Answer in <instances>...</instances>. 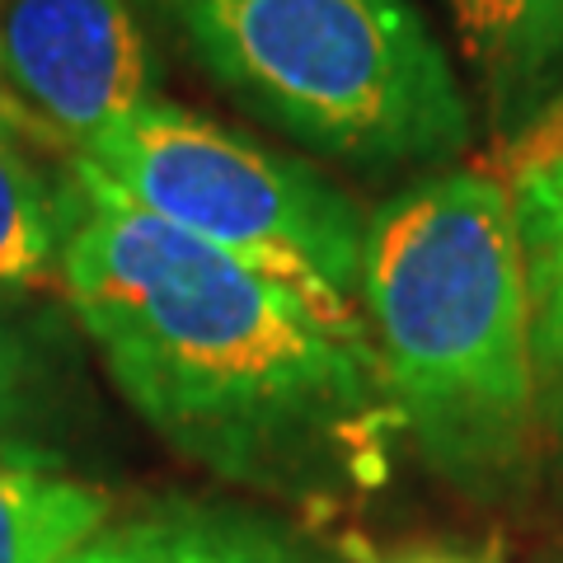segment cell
<instances>
[{
    "instance_id": "obj_2",
    "label": "cell",
    "mask_w": 563,
    "mask_h": 563,
    "mask_svg": "<svg viewBox=\"0 0 563 563\" xmlns=\"http://www.w3.org/2000/svg\"><path fill=\"white\" fill-rule=\"evenodd\" d=\"M362 314L380 390L442 470L493 474L536 409L512 192L479 169L432 174L366 221Z\"/></svg>"
},
{
    "instance_id": "obj_11",
    "label": "cell",
    "mask_w": 563,
    "mask_h": 563,
    "mask_svg": "<svg viewBox=\"0 0 563 563\" xmlns=\"http://www.w3.org/2000/svg\"><path fill=\"white\" fill-rule=\"evenodd\" d=\"M29 380H33V357L24 347V333L10 324L5 310H0V428L24 413Z\"/></svg>"
},
{
    "instance_id": "obj_10",
    "label": "cell",
    "mask_w": 563,
    "mask_h": 563,
    "mask_svg": "<svg viewBox=\"0 0 563 563\" xmlns=\"http://www.w3.org/2000/svg\"><path fill=\"white\" fill-rule=\"evenodd\" d=\"M52 268H62V192H52L20 136L0 132V287L43 282Z\"/></svg>"
},
{
    "instance_id": "obj_8",
    "label": "cell",
    "mask_w": 563,
    "mask_h": 563,
    "mask_svg": "<svg viewBox=\"0 0 563 563\" xmlns=\"http://www.w3.org/2000/svg\"><path fill=\"white\" fill-rule=\"evenodd\" d=\"M455 38L493 95L521 99L563 62V0H446Z\"/></svg>"
},
{
    "instance_id": "obj_3",
    "label": "cell",
    "mask_w": 563,
    "mask_h": 563,
    "mask_svg": "<svg viewBox=\"0 0 563 563\" xmlns=\"http://www.w3.org/2000/svg\"><path fill=\"white\" fill-rule=\"evenodd\" d=\"M217 85L306 146L366 169L437 165L470 103L413 0H151Z\"/></svg>"
},
{
    "instance_id": "obj_9",
    "label": "cell",
    "mask_w": 563,
    "mask_h": 563,
    "mask_svg": "<svg viewBox=\"0 0 563 563\" xmlns=\"http://www.w3.org/2000/svg\"><path fill=\"white\" fill-rule=\"evenodd\" d=\"M103 517L109 503L99 488L0 461V563H66L103 531Z\"/></svg>"
},
{
    "instance_id": "obj_4",
    "label": "cell",
    "mask_w": 563,
    "mask_h": 563,
    "mask_svg": "<svg viewBox=\"0 0 563 563\" xmlns=\"http://www.w3.org/2000/svg\"><path fill=\"white\" fill-rule=\"evenodd\" d=\"M99 179L211 250L282 282L329 324L366 339V217L314 169L155 95L85 155Z\"/></svg>"
},
{
    "instance_id": "obj_5",
    "label": "cell",
    "mask_w": 563,
    "mask_h": 563,
    "mask_svg": "<svg viewBox=\"0 0 563 563\" xmlns=\"http://www.w3.org/2000/svg\"><path fill=\"white\" fill-rule=\"evenodd\" d=\"M0 85L33 141L85 155L155 99L132 0H0Z\"/></svg>"
},
{
    "instance_id": "obj_12",
    "label": "cell",
    "mask_w": 563,
    "mask_h": 563,
    "mask_svg": "<svg viewBox=\"0 0 563 563\" xmlns=\"http://www.w3.org/2000/svg\"><path fill=\"white\" fill-rule=\"evenodd\" d=\"M0 132L29 141V128H24V118L14 113V103H10V95H5V85H0Z\"/></svg>"
},
{
    "instance_id": "obj_6",
    "label": "cell",
    "mask_w": 563,
    "mask_h": 563,
    "mask_svg": "<svg viewBox=\"0 0 563 563\" xmlns=\"http://www.w3.org/2000/svg\"><path fill=\"white\" fill-rule=\"evenodd\" d=\"M512 217L531 301L536 385L563 428V113L544 118L512 161Z\"/></svg>"
},
{
    "instance_id": "obj_1",
    "label": "cell",
    "mask_w": 563,
    "mask_h": 563,
    "mask_svg": "<svg viewBox=\"0 0 563 563\" xmlns=\"http://www.w3.org/2000/svg\"><path fill=\"white\" fill-rule=\"evenodd\" d=\"M62 277L132 409L221 474H258L339 432L380 385L372 339L211 250L70 161Z\"/></svg>"
},
{
    "instance_id": "obj_13",
    "label": "cell",
    "mask_w": 563,
    "mask_h": 563,
    "mask_svg": "<svg viewBox=\"0 0 563 563\" xmlns=\"http://www.w3.org/2000/svg\"><path fill=\"white\" fill-rule=\"evenodd\" d=\"M409 563H455V559H409Z\"/></svg>"
},
{
    "instance_id": "obj_7",
    "label": "cell",
    "mask_w": 563,
    "mask_h": 563,
    "mask_svg": "<svg viewBox=\"0 0 563 563\" xmlns=\"http://www.w3.org/2000/svg\"><path fill=\"white\" fill-rule=\"evenodd\" d=\"M66 563H301L268 526L217 507H165V512L103 526Z\"/></svg>"
}]
</instances>
